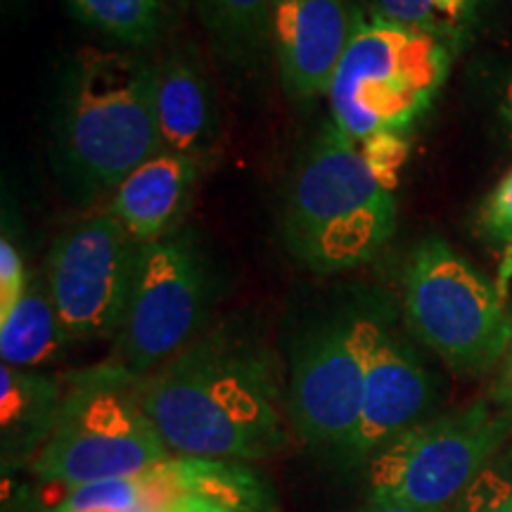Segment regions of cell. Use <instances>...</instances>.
<instances>
[{
	"label": "cell",
	"mask_w": 512,
	"mask_h": 512,
	"mask_svg": "<svg viewBox=\"0 0 512 512\" xmlns=\"http://www.w3.org/2000/svg\"><path fill=\"white\" fill-rule=\"evenodd\" d=\"M138 392L174 456L252 465L290 446L287 382L254 337L207 332L140 377Z\"/></svg>",
	"instance_id": "cell-1"
},
{
	"label": "cell",
	"mask_w": 512,
	"mask_h": 512,
	"mask_svg": "<svg viewBox=\"0 0 512 512\" xmlns=\"http://www.w3.org/2000/svg\"><path fill=\"white\" fill-rule=\"evenodd\" d=\"M408 159L403 133L351 140L335 124L304 152L285 204V242L306 268L339 273L368 264L396 230V185Z\"/></svg>",
	"instance_id": "cell-2"
},
{
	"label": "cell",
	"mask_w": 512,
	"mask_h": 512,
	"mask_svg": "<svg viewBox=\"0 0 512 512\" xmlns=\"http://www.w3.org/2000/svg\"><path fill=\"white\" fill-rule=\"evenodd\" d=\"M155 67L124 50H76L62 86L57 147L69 183L83 195L114 192L159 152Z\"/></svg>",
	"instance_id": "cell-3"
},
{
	"label": "cell",
	"mask_w": 512,
	"mask_h": 512,
	"mask_svg": "<svg viewBox=\"0 0 512 512\" xmlns=\"http://www.w3.org/2000/svg\"><path fill=\"white\" fill-rule=\"evenodd\" d=\"M138 382L114 361L69 377L53 432L29 465L34 477L67 494L174 456L145 413Z\"/></svg>",
	"instance_id": "cell-4"
},
{
	"label": "cell",
	"mask_w": 512,
	"mask_h": 512,
	"mask_svg": "<svg viewBox=\"0 0 512 512\" xmlns=\"http://www.w3.org/2000/svg\"><path fill=\"white\" fill-rule=\"evenodd\" d=\"M453 55L430 34L361 15L328 93L332 124L351 140L408 131L444 86Z\"/></svg>",
	"instance_id": "cell-5"
},
{
	"label": "cell",
	"mask_w": 512,
	"mask_h": 512,
	"mask_svg": "<svg viewBox=\"0 0 512 512\" xmlns=\"http://www.w3.org/2000/svg\"><path fill=\"white\" fill-rule=\"evenodd\" d=\"M403 311L413 335L460 375L489 373L512 344L501 290L439 238L422 240L408 254Z\"/></svg>",
	"instance_id": "cell-6"
},
{
	"label": "cell",
	"mask_w": 512,
	"mask_h": 512,
	"mask_svg": "<svg viewBox=\"0 0 512 512\" xmlns=\"http://www.w3.org/2000/svg\"><path fill=\"white\" fill-rule=\"evenodd\" d=\"M510 434V415L486 399L425 418L368 460V501L420 510L456 508L498 458Z\"/></svg>",
	"instance_id": "cell-7"
},
{
	"label": "cell",
	"mask_w": 512,
	"mask_h": 512,
	"mask_svg": "<svg viewBox=\"0 0 512 512\" xmlns=\"http://www.w3.org/2000/svg\"><path fill=\"white\" fill-rule=\"evenodd\" d=\"M214 280L200 245L188 233L140 242L131 294L114 339V363L150 375L200 337Z\"/></svg>",
	"instance_id": "cell-8"
},
{
	"label": "cell",
	"mask_w": 512,
	"mask_h": 512,
	"mask_svg": "<svg viewBox=\"0 0 512 512\" xmlns=\"http://www.w3.org/2000/svg\"><path fill=\"white\" fill-rule=\"evenodd\" d=\"M375 306L337 311L299 330L287 370V415L309 446L344 451L361 415Z\"/></svg>",
	"instance_id": "cell-9"
},
{
	"label": "cell",
	"mask_w": 512,
	"mask_h": 512,
	"mask_svg": "<svg viewBox=\"0 0 512 512\" xmlns=\"http://www.w3.org/2000/svg\"><path fill=\"white\" fill-rule=\"evenodd\" d=\"M138 247L110 211L76 223L53 242L46 280L72 342L117 339Z\"/></svg>",
	"instance_id": "cell-10"
},
{
	"label": "cell",
	"mask_w": 512,
	"mask_h": 512,
	"mask_svg": "<svg viewBox=\"0 0 512 512\" xmlns=\"http://www.w3.org/2000/svg\"><path fill=\"white\" fill-rule=\"evenodd\" d=\"M437 401V380L382 309L375 311L361 415L342 456L366 465L384 444L418 425Z\"/></svg>",
	"instance_id": "cell-11"
},
{
	"label": "cell",
	"mask_w": 512,
	"mask_h": 512,
	"mask_svg": "<svg viewBox=\"0 0 512 512\" xmlns=\"http://www.w3.org/2000/svg\"><path fill=\"white\" fill-rule=\"evenodd\" d=\"M358 22L361 12L349 0H273L271 50L290 98L330 93Z\"/></svg>",
	"instance_id": "cell-12"
},
{
	"label": "cell",
	"mask_w": 512,
	"mask_h": 512,
	"mask_svg": "<svg viewBox=\"0 0 512 512\" xmlns=\"http://www.w3.org/2000/svg\"><path fill=\"white\" fill-rule=\"evenodd\" d=\"M152 102L159 152L204 162L219 145V102L211 83L188 57L174 55L155 67Z\"/></svg>",
	"instance_id": "cell-13"
},
{
	"label": "cell",
	"mask_w": 512,
	"mask_h": 512,
	"mask_svg": "<svg viewBox=\"0 0 512 512\" xmlns=\"http://www.w3.org/2000/svg\"><path fill=\"white\" fill-rule=\"evenodd\" d=\"M200 164L190 157L157 152L112 192L110 214L136 242L176 233L200 181Z\"/></svg>",
	"instance_id": "cell-14"
},
{
	"label": "cell",
	"mask_w": 512,
	"mask_h": 512,
	"mask_svg": "<svg viewBox=\"0 0 512 512\" xmlns=\"http://www.w3.org/2000/svg\"><path fill=\"white\" fill-rule=\"evenodd\" d=\"M64 387L55 377L36 370L0 368V427L3 463L22 465L34 458L53 432Z\"/></svg>",
	"instance_id": "cell-15"
},
{
	"label": "cell",
	"mask_w": 512,
	"mask_h": 512,
	"mask_svg": "<svg viewBox=\"0 0 512 512\" xmlns=\"http://www.w3.org/2000/svg\"><path fill=\"white\" fill-rule=\"evenodd\" d=\"M72 344L48 280L31 275L29 287L8 316L0 318V356L5 366L36 370L57 361Z\"/></svg>",
	"instance_id": "cell-16"
},
{
	"label": "cell",
	"mask_w": 512,
	"mask_h": 512,
	"mask_svg": "<svg viewBox=\"0 0 512 512\" xmlns=\"http://www.w3.org/2000/svg\"><path fill=\"white\" fill-rule=\"evenodd\" d=\"M273 0H195L211 41L233 62H259L271 50Z\"/></svg>",
	"instance_id": "cell-17"
},
{
	"label": "cell",
	"mask_w": 512,
	"mask_h": 512,
	"mask_svg": "<svg viewBox=\"0 0 512 512\" xmlns=\"http://www.w3.org/2000/svg\"><path fill=\"white\" fill-rule=\"evenodd\" d=\"M491 0H373L370 15L439 38L458 53L484 22Z\"/></svg>",
	"instance_id": "cell-18"
},
{
	"label": "cell",
	"mask_w": 512,
	"mask_h": 512,
	"mask_svg": "<svg viewBox=\"0 0 512 512\" xmlns=\"http://www.w3.org/2000/svg\"><path fill=\"white\" fill-rule=\"evenodd\" d=\"M72 15L102 36L147 46L162 34L166 0H67Z\"/></svg>",
	"instance_id": "cell-19"
},
{
	"label": "cell",
	"mask_w": 512,
	"mask_h": 512,
	"mask_svg": "<svg viewBox=\"0 0 512 512\" xmlns=\"http://www.w3.org/2000/svg\"><path fill=\"white\" fill-rule=\"evenodd\" d=\"M456 512H512V470L496 458L465 491Z\"/></svg>",
	"instance_id": "cell-20"
},
{
	"label": "cell",
	"mask_w": 512,
	"mask_h": 512,
	"mask_svg": "<svg viewBox=\"0 0 512 512\" xmlns=\"http://www.w3.org/2000/svg\"><path fill=\"white\" fill-rule=\"evenodd\" d=\"M477 228L491 245L505 247L508 252L512 249V171L486 195L477 216Z\"/></svg>",
	"instance_id": "cell-21"
},
{
	"label": "cell",
	"mask_w": 512,
	"mask_h": 512,
	"mask_svg": "<svg viewBox=\"0 0 512 512\" xmlns=\"http://www.w3.org/2000/svg\"><path fill=\"white\" fill-rule=\"evenodd\" d=\"M29 287V275L24 271L22 256H19L15 242L8 238V233L0 240V318L19 304Z\"/></svg>",
	"instance_id": "cell-22"
},
{
	"label": "cell",
	"mask_w": 512,
	"mask_h": 512,
	"mask_svg": "<svg viewBox=\"0 0 512 512\" xmlns=\"http://www.w3.org/2000/svg\"><path fill=\"white\" fill-rule=\"evenodd\" d=\"M162 512H278V503L226 501V498H192Z\"/></svg>",
	"instance_id": "cell-23"
},
{
	"label": "cell",
	"mask_w": 512,
	"mask_h": 512,
	"mask_svg": "<svg viewBox=\"0 0 512 512\" xmlns=\"http://www.w3.org/2000/svg\"><path fill=\"white\" fill-rule=\"evenodd\" d=\"M491 401H494L501 411H505L512 418V344L501 363V373H498V380L494 384Z\"/></svg>",
	"instance_id": "cell-24"
},
{
	"label": "cell",
	"mask_w": 512,
	"mask_h": 512,
	"mask_svg": "<svg viewBox=\"0 0 512 512\" xmlns=\"http://www.w3.org/2000/svg\"><path fill=\"white\" fill-rule=\"evenodd\" d=\"M496 114L498 121H501L505 136L512 140V72L505 76L501 83V91H498V102H496Z\"/></svg>",
	"instance_id": "cell-25"
},
{
	"label": "cell",
	"mask_w": 512,
	"mask_h": 512,
	"mask_svg": "<svg viewBox=\"0 0 512 512\" xmlns=\"http://www.w3.org/2000/svg\"><path fill=\"white\" fill-rule=\"evenodd\" d=\"M356 512H456V508L451 510H420V508H411V505H399V503H370L366 508L356 510Z\"/></svg>",
	"instance_id": "cell-26"
},
{
	"label": "cell",
	"mask_w": 512,
	"mask_h": 512,
	"mask_svg": "<svg viewBox=\"0 0 512 512\" xmlns=\"http://www.w3.org/2000/svg\"><path fill=\"white\" fill-rule=\"evenodd\" d=\"M50 512H112V510H100V508H86V505H76L67 498H57V501L50 505Z\"/></svg>",
	"instance_id": "cell-27"
},
{
	"label": "cell",
	"mask_w": 512,
	"mask_h": 512,
	"mask_svg": "<svg viewBox=\"0 0 512 512\" xmlns=\"http://www.w3.org/2000/svg\"><path fill=\"white\" fill-rule=\"evenodd\" d=\"M508 256H512V249H510V252H508Z\"/></svg>",
	"instance_id": "cell-28"
}]
</instances>
